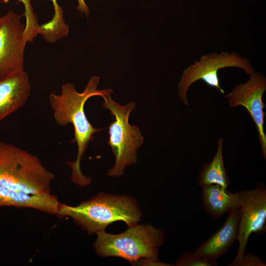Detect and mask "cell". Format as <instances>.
Wrapping results in <instances>:
<instances>
[{"mask_svg":"<svg viewBox=\"0 0 266 266\" xmlns=\"http://www.w3.org/2000/svg\"><path fill=\"white\" fill-rule=\"evenodd\" d=\"M99 82V77H92L82 93L77 92L73 84L66 83L62 86L60 94L53 92L48 97L56 123L62 127L70 124L73 127L74 137L71 142L76 143L77 158L74 162L68 161L66 164L72 169V181L81 187L89 185L92 180L82 173L80 161L90 143L93 140L94 135L102 130V129L94 127L88 120L84 111L85 104L92 97H102L113 92L111 89L98 90Z\"/></svg>","mask_w":266,"mask_h":266,"instance_id":"6da1fadb","label":"cell"},{"mask_svg":"<svg viewBox=\"0 0 266 266\" xmlns=\"http://www.w3.org/2000/svg\"><path fill=\"white\" fill-rule=\"evenodd\" d=\"M58 215L69 217L90 235L104 231L115 221L134 226L140 220L141 212L133 198L101 193L76 206L60 203Z\"/></svg>","mask_w":266,"mask_h":266,"instance_id":"7a4b0ae2","label":"cell"},{"mask_svg":"<svg viewBox=\"0 0 266 266\" xmlns=\"http://www.w3.org/2000/svg\"><path fill=\"white\" fill-rule=\"evenodd\" d=\"M54 178L36 156L0 141V185L30 194H48Z\"/></svg>","mask_w":266,"mask_h":266,"instance_id":"3957f363","label":"cell"},{"mask_svg":"<svg viewBox=\"0 0 266 266\" xmlns=\"http://www.w3.org/2000/svg\"><path fill=\"white\" fill-rule=\"evenodd\" d=\"M94 247L102 257H118L131 262L155 266H168L159 262V248L164 243V233L151 225H135L125 232L111 234L96 233Z\"/></svg>","mask_w":266,"mask_h":266,"instance_id":"277c9868","label":"cell"},{"mask_svg":"<svg viewBox=\"0 0 266 266\" xmlns=\"http://www.w3.org/2000/svg\"><path fill=\"white\" fill-rule=\"evenodd\" d=\"M102 107L109 111L115 120L108 127L109 140L107 143L111 147L115 157V163L108 175L112 177L122 175L127 166L135 164L137 151L142 146L144 138L139 129L129 122L130 115L136 105L131 101L125 105H120L114 101L110 95L102 97Z\"/></svg>","mask_w":266,"mask_h":266,"instance_id":"5b68a950","label":"cell"},{"mask_svg":"<svg viewBox=\"0 0 266 266\" xmlns=\"http://www.w3.org/2000/svg\"><path fill=\"white\" fill-rule=\"evenodd\" d=\"M236 67L243 69L249 75L254 72L249 60L239 54L232 52L211 53L202 56L199 61H195L184 70L178 83V95L182 101L188 106L187 92L190 87L199 80L213 87L225 96L220 85L218 71L226 67Z\"/></svg>","mask_w":266,"mask_h":266,"instance_id":"8992f818","label":"cell"},{"mask_svg":"<svg viewBox=\"0 0 266 266\" xmlns=\"http://www.w3.org/2000/svg\"><path fill=\"white\" fill-rule=\"evenodd\" d=\"M239 218L236 240L238 242L236 255L229 266H238L245 253L249 238L255 233L260 235L266 230V189L259 183L254 189L238 192Z\"/></svg>","mask_w":266,"mask_h":266,"instance_id":"52a82bcc","label":"cell"},{"mask_svg":"<svg viewBox=\"0 0 266 266\" xmlns=\"http://www.w3.org/2000/svg\"><path fill=\"white\" fill-rule=\"evenodd\" d=\"M11 11L0 17V78L24 69L28 42L21 17Z\"/></svg>","mask_w":266,"mask_h":266,"instance_id":"ba28073f","label":"cell"},{"mask_svg":"<svg viewBox=\"0 0 266 266\" xmlns=\"http://www.w3.org/2000/svg\"><path fill=\"white\" fill-rule=\"evenodd\" d=\"M250 79L243 84L236 86L225 95L231 106L244 107L255 123L259 135L263 157L266 159V135L264 132V119L266 106L262 97L266 90V79L258 72L250 75Z\"/></svg>","mask_w":266,"mask_h":266,"instance_id":"9c48e42d","label":"cell"},{"mask_svg":"<svg viewBox=\"0 0 266 266\" xmlns=\"http://www.w3.org/2000/svg\"><path fill=\"white\" fill-rule=\"evenodd\" d=\"M31 92L30 81L24 69L0 78V122L23 107Z\"/></svg>","mask_w":266,"mask_h":266,"instance_id":"30bf717a","label":"cell"},{"mask_svg":"<svg viewBox=\"0 0 266 266\" xmlns=\"http://www.w3.org/2000/svg\"><path fill=\"white\" fill-rule=\"evenodd\" d=\"M240 216L239 207L229 213L225 223L194 252L213 261L227 253L236 240Z\"/></svg>","mask_w":266,"mask_h":266,"instance_id":"8fae6325","label":"cell"},{"mask_svg":"<svg viewBox=\"0 0 266 266\" xmlns=\"http://www.w3.org/2000/svg\"><path fill=\"white\" fill-rule=\"evenodd\" d=\"M60 202L52 193L34 195L16 191L0 185V207L29 208L58 215Z\"/></svg>","mask_w":266,"mask_h":266,"instance_id":"7c38bea8","label":"cell"},{"mask_svg":"<svg viewBox=\"0 0 266 266\" xmlns=\"http://www.w3.org/2000/svg\"><path fill=\"white\" fill-rule=\"evenodd\" d=\"M201 199L204 211L217 219L225 213L239 207L238 192H229L227 188L217 184L202 187Z\"/></svg>","mask_w":266,"mask_h":266,"instance_id":"4fadbf2b","label":"cell"},{"mask_svg":"<svg viewBox=\"0 0 266 266\" xmlns=\"http://www.w3.org/2000/svg\"><path fill=\"white\" fill-rule=\"evenodd\" d=\"M223 140L218 139V148L211 163L204 165L199 176L198 185L202 187L217 184L227 188L230 184L224 166L223 156Z\"/></svg>","mask_w":266,"mask_h":266,"instance_id":"5bb4252c","label":"cell"},{"mask_svg":"<svg viewBox=\"0 0 266 266\" xmlns=\"http://www.w3.org/2000/svg\"><path fill=\"white\" fill-rule=\"evenodd\" d=\"M54 8V14L49 22L39 26V34L48 42L53 43L66 36L69 32V26L65 22L63 10L57 0H50Z\"/></svg>","mask_w":266,"mask_h":266,"instance_id":"9a60e30c","label":"cell"},{"mask_svg":"<svg viewBox=\"0 0 266 266\" xmlns=\"http://www.w3.org/2000/svg\"><path fill=\"white\" fill-rule=\"evenodd\" d=\"M23 3L25 7L24 15L26 18L24 35L28 42H32L39 34V25L37 17L34 12L31 0H18ZM2 1L0 0V2Z\"/></svg>","mask_w":266,"mask_h":266,"instance_id":"2e32d148","label":"cell"},{"mask_svg":"<svg viewBox=\"0 0 266 266\" xmlns=\"http://www.w3.org/2000/svg\"><path fill=\"white\" fill-rule=\"evenodd\" d=\"M175 266H216L217 261L204 258L194 252L184 253L173 265Z\"/></svg>","mask_w":266,"mask_h":266,"instance_id":"e0dca14e","label":"cell"},{"mask_svg":"<svg viewBox=\"0 0 266 266\" xmlns=\"http://www.w3.org/2000/svg\"><path fill=\"white\" fill-rule=\"evenodd\" d=\"M266 264L258 256L253 254L244 253L238 266H266Z\"/></svg>","mask_w":266,"mask_h":266,"instance_id":"ac0fdd59","label":"cell"},{"mask_svg":"<svg viewBox=\"0 0 266 266\" xmlns=\"http://www.w3.org/2000/svg\"><path fill=\"white\" fill-rule=\"evenodd\" d=\"M77 0L78 2L77 8V10L80 11L81 13H83L86 16H88L89 14L90 11L84 0Z\"/></svg>","mask_w":266,"mask_h":266,"instance_id":"d6986e66","label":"cell"}]
</instances>
